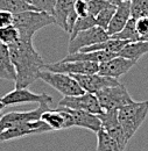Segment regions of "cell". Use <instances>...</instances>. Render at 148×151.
Returning <instances> with one entry per match:
<instances>
[{
  "label": "cell",
  "instance_id": "1",
  "mask_svg": "<svg viewBox=\"0 0 148 151\" xmlns=\"http://www.w3.org/2000/svg\"><path fill=\"white\" fill-rule=\"evenodd\" d=\"M9 56L15 68V88H27L38 79L44 62L33 45V41L20 40L8 45Z\"/></svg>",
  "mask_w": 148,
  "mask_h": 151
},
{
  "label": "cell",
  "instance_id": "2",
  "mask_svg": "<svg viewBox=\"0 0 148 151\" xmlns=\"http://www.w3.org/2000/svg\"><path fill=\"white\" fill-rule=\"evenodd\" d=\"M14 27L18 29L19 38L25 41H33L34 35L47 26L56 24L52 14L38 11H27L14 14Z\"/></svg>",
  "mask_w": 148,
  "mask_h": 151
},
{
  "label": "cell",
  "instance_id": "3",
  "mask_svg": "<svg viewBox=\"0 0 148 151\" xmlns=\"http://www.w3.org/2000/svg\"><path fill=\"white\" fill-rule=\"evenodd\" d=\"M148 116V100L133 101L118 109V120L127 141L135 135Z\"/></svg>",
  "mask_w": 148,
  "mask_h": 151
},
{
  "label": "cell",
  "instance_id": "4",
  "mask_svg": "<svg viewBox=\"0 0 148 151\" xmlns=\"http://www.w3.org/2000/svg\"><path fill=\"white\" fill-rule=\"evenodd\" d=\"M103 111H118L119 108L132 104L134 100L130 95L127 87L124 84H118L115 86L106 87L94 93Z\"/></svg>",
  "mask_w": 148,
  "mask_h": 151
},
{
  "label": "cell",
  "instance_id": "5",
  "mask_svg": "<svg viewBox=\"0 0 148 151\" xmlns=\"http://www.w3.org/2000/svg\"><path fill=\"white\" fill-rule=\"evenodd\" d=\"M38 79L55 88L63 96H75L84 93V90L79 86V84L74 77L70 75L41 70Z\"/></svg>",
  "mask_w": 148,
  "mask_h": 151
},
{
  "label": "cell",
  "instance_id": "6",
  "mask_svg": "<svg viewBox=\"0 0 148 151\" xmlns=\"http://www.w3.org/2000/svg\"><path fill=\"white\" fill-rule=\"evenodd\" d=\"M109 38H110V35L107 34V32L105 29L94 26L92 28L79 32L75 36L70 37L69 44H68V52L69 54L79 52L83 48L104 42Z\"/></svg>",
  "mask_w": 148,
  "mask_h": 151
},
{
  "label": "cell",
  "instance_id": "7",
  "mask_svg": "<svg viewBox=\"0 0 148 151\" xmlns=\"http://www.w3.org/2000/svg\"><path fill=\"white\" fill-rule=\"evenodd\" d=\"M43 70L58 72V73H65V75H92L98 73L99 71V64L93 62H83V60H76V62H56L44 64Z\"/></svg>",
  "mask_w": 148,
  "mask_h": 151
},
{
  "label": "cell",
  "instance_id": "8",
  "mask_svg": "<svg viewBox=\"0 0 148 151\" xmlns=\"http://www.w3.org/2000/svg\"><path fill=\"white\" fill-rule=\"evenodd\" d=\"M49 132H53V130L49 128V126H47L41 120L26 122V123H21V124L2 130L0 134V143L21 138V137H26V136H30V135H40V134Z\"/></svg>",
  "mask_w": 148,
  "mask_h": 151
},
{
  "label": "cell",
  "instance_id": "9",
  "mask_svg": "<svg viewBox=\"0 0 148 151\" xmlns=\"http://www.w3.org/2000/svg\"><path fill=\"white\" fill-rule=\"evenodd\" d=\"M58 106L67 107L70 109L84 111L96 115H99L104 112L99 105V101L96 94L89 93V92H84L83 94L75 95V96H63L59 100Z\"/></svg>",
  "mask_w": 148,
  "mask_h": 151
},
{
  "label": "cell",
  "instance_id": "10",
  "mask_svg": "<svg viewBox=\"0 0 148 151\" xmlns=\"http://www.w3.org/2000/svg\"><path fill=\"white\" fill-rule=\"evenodd\" d=\"M0 102L6 106H14L20 104H47L49 105L53 102V98L46 93L37 94L27 88H15L7 94L0 98Z\"/></svg>",
  "mask_w": 148,
  "mask_h": 151
},
{
  "label": "cell",
  "instance_id": "11",
  "mask_svg": "<svg viewBox=\"0 0 148 151\" xmlns=\"http://www.w3.org/2000/svg\"><path fill=\"white\" fill-rule=\"evenodd\" d=\"M50 107L47 104H41L38 105L35 109L32 111H23V112H9V113L4 114L0 117V126L2 130L18 126L21 123L26 122H32V121H38L41 120V115L48 111Z\"/></svg>",
  "mask_w": 148,
  "mask_h": 151
},
{
  "label": "cell",
  "instance_id": "12",
  "mask_svg": "<svg viewBox=\"0 0 148 151\" xmlns=\"http://www.w3.org/2000/svg\"><path fill=\"white\" fill-rule=\"evenodd\" d=\"M98 117L100 119L102 128L117 142V144L121 150H125L128 141L118 120V111H105L99 114Z\"/></svg>",
  "mask_w": 148,
  "mask_h": 151
},
{
  "label": "cell",
  "instance_id": "13",
  "mask_svg": "<svg viewBox=\"0 0 148 151\" xmlns=\"http://www.w3.org/2000/svg\"><path fill=\"white\" fill-rule=\"evenodd\" d=\"M79 86L84 90V92L89 93H97L103 88L115 86L120 84L118 79H114L111 77L99 75V73H92V75H74L73 76Z\"/></svg>",
  "mask_w": 148,
  "mask_h": 151
},
{
  "label": "cell",
  "instance_id": "14",
  "mask_svg": "<svg viewBox=\"0 0 148 151\" xmlns=\"http://www.w3.org/2000/svg\"><path fill=\"white\" fill-rule=\"evenodd\" d=\"M41 121H43L52 130L69 129L74 127V120L67 107L58 106L56 109L49 108L41 115Z\"/></svg>",
  "mask_w": 148,
  "mask_h": 151
},
{
  "label": "cell",
  "instance_id": "15",
  "mask_svg": "<svg viewBox=\"0 0 148 151\" xmlns=\"http://www.w3.org/2000/svg\"><path fill=\"white\" fill-rule=\"evenodd\" d=\"M138 63L134 60L127 59L125 57L117 56L107 62L99 64V71L98 73L106 77H111L114 79H118L119 77L126 75L133 66H135Z\"/></svg>",
  "mask_w": 148,
  "mask_h": 151
},
{
  "label": "cell",
  "instance_id": "16",
  "mask_svg": "<svg viewBox=\"0 0 148 151\" xmlns=\"http://www.w3.org/2000/svg\"><path fill=\"white\" fill-rule=\"evenodd\" d=\"M69 113L71 114L73 120H74V127L78 128H84L90 132H97L102 129V122L98 115L84 111H77V109H70L68 108Z\"/></svg>",
  "mask_w": 148,
  "mask_h": 151
},
{
  "label": "cell",
  "instance_id": "17",
  "mask_svg": "<svg viewBox=\"0 0 148 151\" xmlns=\"http://www.w3.org/2000/svg\"><path fill=\"white\" fill-rule=\"evenodd\" d=\"M131 19V2L130 1H121L118 6L117 9L113 14L111 19V22L106 29L107 34L111 37L112 35L119 33L120 30H123V28L125 27V24L127 23V21Z\"/></svg>",
  "mask_w": 148,
  "mask_h": 151
},
{
  "label": "cell",
  "instance_id": "18",
  "mask_svg": "<svg viewBox=\"0 0 148 151\" xmlns=\"http://www.w3.org/2000/svg\"><path fill=\"white\" fill-rule=\"evenodd\" d=\"M118 56L115 52H110L105 50H98V51H89V52H75L69 54L65 56L62 60L63 62H76V60H83V62H93V63H104L107 62L112 58Z\"/></svg>",
  "mask_w": 148,
  "mask_h": 151
},
{
  "label": "cell",
  "instance_id": "19",
  "mask_svg": "<svg viewBox=\"0 0 148 151\" xmlns=\"http://www.w3.org/2000/svg\"><path fill=\"white\" fill-rule=\"evenodd\" d=\"M0 79L15 81L17 72L9 56L8 45L0 43Z\"/></svg>",
  "mask_w": 148,
  "mask_h": 151
},
{
  "label": "cell",
  "instance_id": "20",
  "mask_svg": "<svg viewBox=\"0 0 148 151\" xmlns=\"http://www.w3.org/2000/svg\"><path fill=\"white\" fill-rule=\"evenodd\" d=\"M77 0H57L54 8L53 17L56 24H58L64 32H67V20L70 13L74 11L75 2Z\"/></svg>",
  "mask_w": 148,
  "mask_h": 151
},
{
  "label": "cell",
  "instance_id": "21",
  "mask_svg": "<svg viewBox=\"0 0 148 151\" xmlns=\"http://www.w3.org/2000/svg\"><path fill=\"white\" fill-rule=\"evenodd\" d=\"M146 54H148V41H136L127 43L118 56L125 57L138 63V60Z\"/></svg>",
  "mask_w": 148,
  "mask_h": 151
},
{
  "label": "cell",
  "instance_id": "22",
  "mask_svg": "<svg viewBox=\"0 0 148 151\" xmlns=\"http://www.w3.org/2000/svg\"><path fill=\"white\" fill-rule=\"evenodd\" d=\"M111 38L114 40H121V41H127V42H136L140 41V36L136 32L135 28V19L131 18L127 23L125 24V27L123 28V30H120L119 33L112 35Z\"/></svg>",
  "mask_w": 148,
  "mask_h": 151
},
{
  "label": "cell",
  "instance_id": "23",
  "mask_svg": "<svg viewBox=\"0 0 148 151\" xmlns=\"http://www.w3.org/2000/svg\"><path fill=\"white\" fill-rule=\"evenodd\" d=\"M96 135H97V151H123L117 144V142L103 128Z\"/></svg>",
  "mask_w": 148,
  "mask_h": 151
},
{
  "label": "cell",
  "instance_id": "24",
  "mask_svg": "<svg viewBox=\"0 0 148 151\" xmlns=\"http://www.w3.org/2000/svg\"><path fill=\"white\" fill-rule=\"evenodd\" d=\"M117 9V6L114 5H109L106 8H104L100 13H98L96 17H94V20H96V26L97 27H100L103 29H107L110 22H111V19Z\"/></svg>",
  "mask_w": 148,
  "mask_h": 151
},
{
  "label": "cell",
  "instance_id": "25",
  "mask_svg": "<svg viewBox=\"0 0 148 151\" xmlns=\"http://www.w3.org/2000/svg\"><path fill=\"white\" fill-rule=\"evenodd\" d=\"M19 40V32L14 24L0 28V43L5 45H11Z\"/></svg>",
  "mask_w": 148,
  "mask_h": 151
},
{
  "label": "cell",
  "instance_id": "26",
  "mask_svg": "<svg viewBox=\"0 0 148 151\" xmlns=\"http://www.w3.org/2000/svg\"><path fill=\"white\" fill-rule=\"evenodd\" d=\"M142 17H148V0H132L131 18L139 19Z\"/></svg>",
  "mask_w": 148,
  "mask_h": 151
},
{
  "label": "cell",
  "instance_id": "27",
  "mask_svg": "<svg viewBox=\"0 0 148 151\" xmlns=\"http://www.w3.org/2000/svg\"><path fill=\"white\" fill-rule=\"evenodd\" d=\"M96 26V20L94 17L92 15H86L84 18H77L76 20V23H75L74 28H73V32L70 34V37L75 36L76 34H78L79 32H83L85 29H89V28H92Z\"/></svg>",
  "mask_w": 148,
  "mask_h": 151
},
{
  "label": "cell",
  "instance_id": "28",
  "mask_svg": "<svg viewBox=\"0 0 148 151\" xmlns=\"http://www.w3.org/2000/svg\"><path fill=\"white\" fill-rule=\"evenodd\" d=\"M57 0H30L32 6L38 12H46L53 15Z\"/></svg>",
  "mask_w": 148,
  "mask_h": 151
},
{
  "label": "cell",
  "instance_id": "29",
  "mask_svg": "<svg viewBox=\"0 0 148 151\" xmlns=\"http://www.w3.org/2000/svg\"><path fill=\"white\" fill-rule=\"evenodd\" d=\"M109 5H112L107 2L106 0H90L88 2V8H89V14L96 17L98 13H100L104 8H106Z\"/></svg>",
  "mask_w": 148,
  "mask_h": 151
},
{
  "label": "cell",
  "instance_id": "30",
  "mask_svg": "<svg viewBox=\"0 0 148 151\" xmlns=\"http://www.w3.org/2000/svg\"><path fill=\"white\" fill-rule=\"evenodd\" d=\"M135 28L140 36V41H142V38L148 35V17L135 19Z\"/></svg>",
  "mask_w": 148,
  "mask_h": 151
},
{
  "label": "cell",
  "instance_id": "31",
  "mask_svg": "<svg viewBox=\"0 0 148 151\" xmlns=\"http://www.w3.org/2000/svg\"><path fill=\"white\" fill-rule=\"evenodd\" d=\"M75 13L77 14L78 18H84L89 15V8H88V2L84 0H77L74 6Z\"/></svg>",
  "mask_w": 148,
  "mask_h": 151
},
{
  "label": "cell",
  "instance_id": "32",
  "mask_svg": "<svg viewBox=\"0 0 148 151\" xmlns=\"http://www.w3.org/2000/svg\"><path fill=\"white\" fill-rule=\"evenodd\" d=\"M13 20L14 14H12L8 11H0V28L13 24Z\"/></svg>",
  "mask_w": 148,
  "mask_h": 151
},
{
  "label": "cell",
  "instance_id": "33",
  "mask_svg": "<svg viewBox=\"0 0 148 151\" xmlns=\"http://www.w3.org/2000/svg\"><path fill=\"white\" fill-rule=\"evenodd\" d=\"M13 1L14 0H0V11H8L12 13L13 12Z\"/></svg>",
  "mask_w": 148,
  "mask_h": 151
},
{
  "label": "cell",
  "instance_id": "34",
  "mask_svg": "<svg viewBox=\"0 0 148 151\" xmlns=\"http://www.w3.org/2000/svg\"><path fill=\"white\" fill-rule=\"evenodd\" d=\"M107 2H110V4H112V5H114V6H118L123 0H106Z\"/></svg>",
  "mask_w": 148,
  "mask_h": 151
},
{
  "label": "cell",
  "instance_id": "35",
  "mask_svg": "<svg viewBox=\"0 0 148 151\" xmlns=\"http://www.w3.org/2000/svg\"><path fill=\"white\" fill-rule=\"evenodd\" d=\"M4 108H5V106H4V105H2L1 102H0V113H1L2 111H4Z\"/></svg>",
  "mask_w": 148,
  "mask_h": 151
},
{
  "label": "cell",
  "instance_id": "36",
  "mask_svg": "<svg viewBox=\"0 0 148 151\" xmlns=\"http://www.w3.org/2000/svg\"><path fill=\"white\" fill-rule=\"evenodd\" d=\"M1 132H2V128H1V126H0V134H1Z\"/></svg>",
  "mask_w": 148,
  "mask_h": 151
},
{
  "label": "cell",
  "instance_id": "37",
  "mask_svg": "<svg viewBox=\"0 0 148 151\" xmlns=\"http://www.w3.org/2000/svg\"><path fill=\"white\" fill-rule=\"evenodd\" d=\"M25 1H27V2H29V4H30V0H25Z\"/></svg>",
  "mask_w": 148,
  "mask_h": 151
},
{
  "label": "cell",
  "instance_id": "38",
  "mask_svg": "<svg viewBox=\"0 0 148 151\" xmlns=\"http://www.w3.org/2000/svg\"><path fill=\"white\" fill-rule=\"evenodd\" d=\"M123 1H130V2H131V1H132V0H123Z\"/></svg>",
  "mask_w": 148,
  "mask_h": 151
},
{
  "label": "cell",
  "instance_id": "39",
  "mask_svg": "<svg viewBox=\"0 0 148 151\" xmlns=\"http://www.w3.org/2000/svg\"><path fill=\"white\" fill-rule=\"evenodd\" d=\"M84 1H86V2H89V1H90V0H84Z\"/></svg>",
  "mask_w": 148,
  "mask_h": 151
}]
</instances>
